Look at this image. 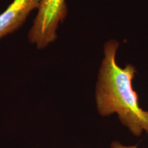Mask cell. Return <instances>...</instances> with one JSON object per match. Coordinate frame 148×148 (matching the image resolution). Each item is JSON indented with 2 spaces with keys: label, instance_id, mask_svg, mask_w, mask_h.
<instances>
[{
  "label": "cell",
  "instance_id": "cell-1",
  "mask_svg": "<svg viewBox=\"0 0 148 148\" xmlns=\"http://www.w3.org/2000/svg\"><path fill=\"white\" fill-rule=\"evenodd\" d=\"M119 42L110 39L103 45V58L97 74L95 104L101 116L117 114L123 126L136 137L148 134V110L140 106L132 82L136 70L132 64L121 67L116 62Z\"/></svg>",
  "mask_w": 148,
  "mask_h": 148
},
{
  "label": "cell",
  "instance_id": "cell-2",
  "mask_svg": "<svg viewBox=\"0 0 148 148\" xmlns=\"http://www.w3.org/2000/svg\"><path fill=\"white\" fill-rule=\"evenodd\" d=\"M66 0H40L38 12L27 38L38 49H45L56 40L57 29L67 15Z\"/></svg>",
  "mask_w": 148,
  "mask_h": 148
},
{
  "label": "cell",
  "instance_id": "cell-3",
  "mask_svg": "<svg viewBox=\"0 0 148 148\" xmlns=\"http://www.w3.org/2000/svg\"><path fill=\"white\" fill-rule=\"evenodd\" d=\"M40 0H13L0 14V39L23 25L30 12L38 8Z\"/></svg>",
  "mask_w": 148,
  "mask_h": 148
},
{
  "label": "cell",
  "instance_id": "cell-4",
  "mask_svg": "<svg viewBox=\"0 0 148 148\" xmlns=\"http://www.w3.org/2000/svg\"><path fill=\"white\" fill-rule=\"evenodd\" d=\"M110 148H138L137 145H124L118 140H114L110 144Z\"/></svg>",
  "mask_w": 148,
  "mask_h": 148
}]
</instances>
